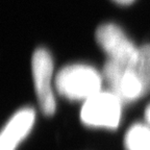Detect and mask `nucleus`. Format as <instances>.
Wrapping results in <instances>:
<instances>
[{"label": "nucleus", "instance_id": "nucleus-9", "mask_svg": "<svg viewBox=\"0 0 150 150\" xmlns=\"http://www.w3.org/2000/svg\"><path fill=\"white\" fill-rule=\"evenodd\" d=\"M145 118H146V120H147L148 124L150 125V105H148L145 110Z\"/></svg>", "mask_w": 150, "mask_h": 150}, {"label": "nucleus", "instance_id": "nucleus-8", "mask_svg": "<svg viewBox=\"0 0 150 150\" xmlns=\"http://www.w3.org/2000/svg\"><path fill=\"white\" fill-rule=\"evenodd\" d=\"M114 1H116V2L119 3V4L127 5V4H130V3H132L134 0H114Z\"/></svg>", "mask_w": 150, "mask_h": 150}, {"label": "nucleus", "instance_id": "nucleus-7", "mask_svg": "<svg viewBox=\"0 0 150 150\" xmlns=\"http://www.w3.org/2000/svg\"><path fill=\"white\" fill-rule=\"evenodd\" d=\"M126 150H150V128L144 124H134L124 139Z\"/></svg>", "mask_w": 150, "mask_h": 150}, {"label": "nucleus", "instance_id": "nucleus-1", "mask_svg": "<svg viewBox=\"0 0 150 150\" xmlns=\"http://www.w3.org/2000/svg\"><path fill=\"white\" fill-rule=\"evenodd\" d=\"M102 75L88 65L66 66L55 77V88L62 96L70 100H87L99 93Z\"/></svg>", "mask_w": 150, "mask_h": 150}, {"label": "nucleus", "instance_id": "nucleus-3", "mask_svg": "<svg viewBox=\"0 0 150 150\" xmlns=\"http://www.w3.org/2000/svg\"><path fill=\"white\" fill-rule=\"evenodd\" d=\"M31 69L40 108L46 116H52L55 112L56 104L51 88L53 61L48 51L43 48L35 50L31 61Z\"/></svg>", "mask_w": 150, "mask_h": 150}, {"label": "nucleus", "instance_id": "nucleus-4", "mask_svg": "<svg viewBox=\"0 0 150 150\" xmlns=\"http://www.w3.org/2000/svg\"><path fill=\"white\" fill-rule=\"evenodd\" d=\"M95 37L99 46L112 61L130 64L138 57L139 48L134 46L121 28L115 24L108 23L99 26Z\"/></svg>", "mask_w": 150, "mask_h": 150}, {"label": "nucleus", "instance_id": "nucleus-5", "mask_svg": "<svg viewBox=\"0 0 150 150\" xmlns=\"http://www.w3.org/2000/svg\"><path fill=\"white\" fill-rule=\"evenodd\" d=\"M35 120V112L24 108L13 116L3 127L0 137V150H16L19 143L31 130Z\"/></svg>", "mask_w": 150, "mask_h": 150}, {"label": "nucleus", "instance_id": "nucleus-6", "mask_svg": "<svg viewBox=\"0 0 150 150\" xmlns=\"http://www.w3.org/2000/svg\"><path fill=\"white\" fill-rule=\"evenodd\" d=\"M127 68L140 80L144 88L145 95L150 93V44L139 48L136 61L126 64Z\"/></svg>", "mask_w": 150, "mask_h": 150}, {"label": "nucleus", "instance_id": "nucleus-2", "mask_svg": "<svg viewBox=\"0 0 150 150\" xmlns=\"http://www.w3.org/2000/svg\"><path fill=\"white\" fill-rule=\"evenodd\" d=\"M121 104L114 93L100 91L86 100L80 110V119L88 126L115 129L121 119Z\"/></svg>", "mask_w": 150, "mask_h": 150}]
</instances>
